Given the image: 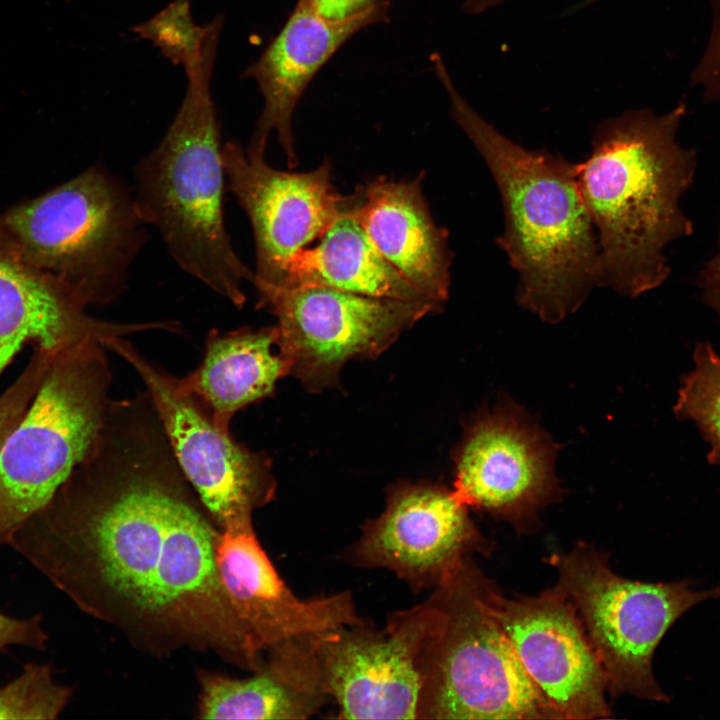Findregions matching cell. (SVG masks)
Listing matches in <instances>:
<instances>
[{
  "label": "cell",
  "mask_w": 720,
  "mask_h": 720,
  "mask_svg": "<svg viewBox=\"0 0 720 720\" xmlns=\"http://www.w3.org/2000/svg\"><path fill=\"white\" fill-rule=\"evenodd\" d=\"M488 603L522 666L563 719L612 716L605 671L560 587L510 599L493 583Z\"/></svg>",
  "instance_id": "5bb4252c"
},
{
  "label": "cell",
  "mask_w": 720,
  "mask_h": 720,
  "mask_svg": "<svg viewBox=\"0 0 720 720\" xmlns=\"http://www.w3.org/2000/svg\"><path fill=\"white\" fill-rule=\"evenodd\" d=\"M257 304L277 318L285 375L310 389L334 384L345 362L375 356L424 316L440 311L428 300L376 298L326 287H267Z\"/></svg>",
  "instance_id": "30bf717a"
},
{
  "label": "cell",
  "mask_w": 720,
  "mask_h": 720,
  "mask_svg": "<svg viewBox=\"0 0 720 720\" xmlns=\"http://www.w3.org/2000/svg\"><path fill=\"white\" fill-rule=\"evenodd\" d=\"M319 239L290 259L275 287L317 286L376 298L427 300L378 252L351 203Z\"/></svg>",
  "instance_id": "7402d4cb"
},
{
  "label": "cell",
  "mask_w": 720,
  "mask_h": 720,
  "mask_svg": "<svg viewBox=\"0 0 720 720\" xmlns=\"http://www.w3.org/2000/svg\"><path fill=\"white\" fill-rule=\"evenodd\" d=\"M47 642L48 634L40 615L15 617L0 610V650L10 646L43 650Z\"/></svg>",
  "instance_id": "83f0119b"
},
{
  "label": "cell",
  "mask_w": 720,
  "mask_h": 720,
  "mask_svg": "<svg viewBox=\"0 0 720 720\" xmlns=\"http://www.w3.org/2000/svg\"><path fill=\"white\" fill-rule=\"evenodd\" d=\"M493 548L452 490L417 484L390 492L346 556L357 567L390 570L418 592L438 586L467 556H488Z\"/></svg>",
  "instance_id": "9a60e30c"
},
{
  "label": "cell",
  "mask_w": 720,
  "mask_h": 720,
  "mask_svg": "<svg viewBox=\"0 0 720 720\" xmlns=\"http://www.w3.org/2000/svg\"><path fill=\"white\" fill-rule=\"evenodd\" d=\"M217 46L186 72L180 108L160 143L136 166L134 198L182 271L237 308L255 281L234 250L224 219L226 173L211 96Z\"/></svg>",
  "instance_id": "277c9868"
},
{
  "label": "cell",
  "mask_w": 720,
  "mask_h": 720,
  "mask_svg": "<svg viewBox=\"0 0 720 720\" xmlns=\"http://www.w3.org/2000/svg\"><path fill=\"white\" fill-rule=\"evenodd\" d=\"M71 697V689L57 683L47 664L30 662L11 681L0 687V719L59 717Z\"/></svg>",
  "instance_id": "d4e9b609"
},
{
  "label": "cell",
  "mask_w": 720,
  "mask_h": 720,
  "mask_svg": "<svg viewBox=\"0 0 720 720\" xmlns=\"http://www.w3.org/2000/svg\"><path fill=\"white\" fill-rule=\"evenodd\" d=\"M227 189L245 211L255 243L256 291L278 286L290 259L348 209L350 197L331 183L327 161L309 172L270 166L265 154L249 152L236 141L222 146Z\"/></svg>",
  "instance_id": "4fadbf2b"
},
{
  "label": "cell",
  "mask_w": 720,
  "mask_h": 720,
  "mask_svg": "<svg viewBox=\"0 0 720 720\" xmlns=\"http://www.w3.org/2000/svg\"><path fill=\"white\" fill-rule=\"evenodd\" d=\"M694 367L681 377L673 407L679 420L695 423L709 444L711 465L720 464V356L709 342H699L693 352Z\"/></svg>",
  "instance_id": "603a6c76"
},
{
  "label": "cell",
  "mask_w": 720,
  "mask_h": 720,
  "mask_svg": "<svg viewBox=\"0 0 720 720\" xmlns=\"http://www.w3.org/2000/svg\"><path fill=\"white\" fill-rule=\"evenodd\" d=\"M51 356L47 351L35 349L23 372L0 395V450L36 394Z\"/></svg>",
  "instance_id": "484cf974"
},
{
  "label": "cell",
  "mask_w": 720,
  "mask_h": 720,
  "mask_svg": "<svg viewBox=\"0 0 720 720\" xmlns=\"http://www.w3.org/2000/svg\"><path fill=\"white\" fill-rule=\"evenodd\" d=\"M219 531L145 390L110 401L88 457L4 544L136 646L210 650L254 672L263 653L221 583Z\"/></svg>",
  "instance_id": "6da1fadb"
},
{
  "label": "cell",
  "mask_w": 720,
  "mask_h": 720,
  "mask_svg": "<svg viewBox=\"0 0 720 720\" xmlns=\"http://www.w3.org/2000/svg\"><path fill=\"white\" fill-rule=\"evenodd\" d=\"M553 442L518 408L503 405L470 425L456 455L453 494L460 503L508 522L537 528L538 513L558 500Z\"/></svg>",
  "instance_id": "7c38bea8"
},
{
  "label": "cell",
  "mask_w": 720,
  "mask_h": 720,
  "mask_svg": "<svg viewBox=\"0 0 720 720\" xmlns=\"http://www.w3.org/2000/svg\"><path fill=\"white\" fill-rule=\"evenodd\" d=\"M222 21V16H216L204 26L197 25L191 14V0H174L132 30L187 72L202 62L209 46L219 39Z\"/></svg>",
  "instance_id": "cb8c5ba5"
},
{
  "label": "cell",
  "mask_w": 720,
  "mask_h": 720,
  "mask_svg": "<svg viewBox=\"0 0 720 720\" xmlns=\"http://www.w3.org/2000/svg\"><path fill=\"white\" fill-rule=\"evenodd\" d=\"M377 177L352 195L351 210L378 252L424 298L443 305L452 254L447 230L433 220L421 187Z\"/></svg>",
  "instance_id": "d6986e66"
},
{
  "label": "cell",
  "mask_w": 720,
  "mask_h": 720,
  "mask_svg": "<svg viewBox=\"0 0 720 720\" xmlns=\"http://www.w3.org/2000/svg\"><path fill=\"white\" fill-rule=\"evenodd\" d=\"M310 636L270 648L261 667L247 678L215 672L198 674L201 719H306L329 698Z\"/></svg>",
  "instance_id": "ffe728a7"
},
{
  "label": "cell",
  "mask_w": 720,
  "mask_h": 720,
  "mask_svg": "<svg viewBox=\"0 0 720 720\" xmlns=\"http://www.w3.org/2000/svg\"><path fill=\"white\" fill-rule=\"evenodd\" d=\"M451 114L479 152L500 194L496 239L517 273V299L543 321L575 312L599 286L597 235L579 191L575 163L529 150L482 118L459 94L441 56L431 60Z\"/></svg>",
  "instance_id": "3957f363"
},
{
  "label": "cell",
  "mask_w": 720,
  "mask_h": 720,
  "mask_svg": "<svg viewBox=\"0 0 720 720\" xmlns=\"http://www.w3.org/2000/svg\"><path fill=\"white\" fill-rule=\"evenodd\" d=\"M388 2L381 0L359 15L333 21L321 17L310 0H297L287 21L261 56L244 71L263 97V109L247 146L265 154L275 132L287 157L296 165L292 115L310 81L334 53L358 31L386 20Z\"/></svg>",
  "instance_id": "e0dca14e"
},
{
  "label": "cell",
  "mask_w": 720,
  "mask_h": 720,
  "mask_svg": "<svg viewBox=\"0 0 720 720\" xmlns=\"http://www.w3.org/2000/svg\"><path fill=\"white\" fill-rule=\"evenodd\" d=\"M461 3L462 7L469 13H481L487 9H490L504 0H457Z\"/></svg>",
  "instance_id": "4dcf8cb0"
},
{
  "label": "cell",
  "mask_w": 720,
  "mask_h": 720,
  "mask_svg": "<svg viewBox=\"0 0 720 720\" xmlns=\"http://www.w3.org/2000/svg\"><path fill=\"white\" fill-rule=\"evenodd\" d=\"M687 107L630 110L600 122L592 150L575 164L599 246V286L637 297L670 274L664 253L693 232L680 200L693 182L696 152L677 141Z\"/></svg>",
  "instance_id": "7a4b0ae2"
},
{
  "label": "cell",
  "mask_w": 720,
  "mask_h": 720,
  "mask_svg": "<svg viewBox=\"0 0 720 720\" xmlns=\"http://www.w3.org/2000/svg\"><path fill=\"white\" fill-rule=\"evenodd\" d=\"M700 283L705 303L720 314V231L718 250L702 271Z\"/></svg>",
  "instance_id": "f546056e"
},
{
  "label": "cell",
  "mask_w": 720,
  "mask_h": 720,
  "mask_svg": "<svg viewBox=\"0 0 720 720\" xmlns=\"http://www.w3.org/2000/svg\"><path fill=\"white\" fill-rule=\"evenodd\" d=\"M574 605L605 671L608 691L668 702L652 670L654 652L692 606L720 597V587L694 590L688 579L649 583L615 574L606 553L585 542L545 559Z\"/></svg>",
  "instance_id": "ba28073f"
},
{
  "label": "cell",
  "mask_w": 720,
  "mask_h": 720,
  "mask_svg": "<svg viewBox=\"0 0 720 720\" xmlns=\"http://www.w3.org/2000/svg\"><path fill=\"white\" fill-rule=\"evenodd\" d=\"M493 583L467 556L434 588L437 617L417 658V719H563L492 615Z\"/></svg>",
  "instance_id": "5b68a950"
},
{
  "label": "cell",
  "mask_w": 720,
  "mask_h": 720,
  "mask_svg": "<svg viewBox=\"0 0 720 720\" xmlns=\"http://www.w3.org/2000/svg\"><path fill=\"white\" fill-rule=\"evenodd\" d=\"M102 345L143 381L184 476L219 530L253 527L254 510L275 495L269 459L218 429L179 378L150 362L130 341L107 337Z\"/></svg>",
  "instance_id": "9c48e42d"
},
{
  "label": "cell",
  "mask_w": 720,
  "mask_h": 720,
  "mask_svg": "<svg viewBox=\"0 0 720 720\" xmlns=\"http://www.w3.org/2000/svg\"><path fill=\"white\" fill-rule=\"evenodd\" d=\"M215 559L234 611L261 652L288 640L363 621L350 592L307 600L295 596L253 527L220 530Z\"/></svg>",
  "instance_id": "2e32d148"
},
{
  "label": "cell",
  "mask_w": 720,
  "mask_h": 720,
  "mask_svg": "<svg viewBox=\"0 0 720 720\" xmlns=\"http://www.w3.org/2000/svg\"><path fill=\"white\" fill-rule=\"evenodd\" d=\"M711 29L704 52L692 75V85L707 102L720 103V0H710Z\"/></svg>",
  "instance_id": "4316f807"
},
{
  "label": "cell",
  "mask_w": 720,
  "mask_h": 720,
  "mask_svg": "<svg viewBox=\"0 0 720 720\" xmlns=\"http://www.w3.org/2000/svg\"><path fill=\"white\" fill-rule=\"evenodd\" d=\"M99 341L52 354L26 412L0 450V544L42 510L100 436L112 373Z\"/></svg>",
  "instance_id": "52a82bcc"
},
{
  "label": "cell",
  "mask_w": 720,
  "mask_h": 720,
  "mask_svg": "<svg viewBox=\"0 0 720 720\" xmlns=\"http://www.w3.org/2000/svg\"><path fill=\"white\" fill-rule=\"evenodd\" d=\"M282 376L285 368L274 325L225 333L211 329L201 363L179 381L209 410L217 428L230 433L234 415L271 395Z\"/></svg>",
  "instance_id": "44dd1931"
},
{
  "label": "cell",
  "mask_w": 720,
  "mask_h": 720,
  "mask_svg": "<svg viewBox=\"0 0 720 720\" xmlns=\"http://www.w3.org/2000/svg\"><path fill=\"white\" fill-rule=\"evenodd\" d=\"M437 617L428 598L393 613L383 630L364 621L311 635L322 688L343 719H417V658Z\"/></svg>",
  "instance_id": "8fae6325"
},
{
  "label": "cell",
  "mask_w": 720,
  "mask_h": 720,
  "mask_svg": "<svg viewBox=\"0 0 720 720\" xmlns=\"http://www.w3.org/2000/svg\"><path fill=\"white\" fill-rule=\"evenodd\" d=\"M65 284L30 264L0 226V376L23 347L51 353L104 338L163 330V321L118 323L90 316Z\"/></svg>",
  "instance_id": "ac0fdd59"
},
{
  "label": "cell",
  "mask_w": 720,
  "mask_h": 720,
  "mask_svg": "<svg viewBox=\"0 0 720 720\" xmlns=\"http://www.w3.org/2000/svg\"><path fill=\"white\" fill-rule=\"evenodd\" d=\"M0 226L25 260L68 286L88 307L110 304L125 292L148 225L128 186L94 164L10 209Z\"/></svg>",
  "instance_id": "8992f818"
},
{
  "label": "cell",
  "mask_w": 720,
  "mask_h": 720,
  "mask_svg": "<svg viewBox=\"0 0 720 720\" xmlns=\"http://www.w3.org/2000/svg\"><path fill=\"white\" fill-rule=\"evenodd\" d=\"M381 0H310L315 11L333 21L346 20L361 14Z\"/></svg>",
  "instance_id": "f1b7e54d"
}]
</instances>
